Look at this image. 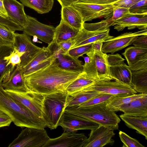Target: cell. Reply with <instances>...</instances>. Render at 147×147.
<instances>
[{"instance_id":"1","label":"cell","mask_w":147,"mask_h":147,"mask_svg":"<svg viewBox=\"0 0 147 147\" xmlns=\"http://www.w3.org/2000/svg\"><path fill=\"white\" fill-rule=\"evenodd\" d=\"M81 73L60 68L54 59L48 66L24 77L28 92L46 95L66 89Z\"/></svg>"},{"instance_id":"2","label":"cell","mask_w":147,"mask_h":147,"mask_svg":"<svg viewBox=\"0 0 147 147\" xmlns=\"http://www.w3.org/2000/svg\"><path fill=\"white\" fill-rule=\"evenodd\" d=\"M0 110L8 115L17 126L38 129L47 127L43 120L7 93L1 85Z\"/></svg>"},{"instance_id":"3","label":"cell","mask_w":147,"mask_h":147,"mask_svg":"<svg viewBox=\"0 0 147 147\" xmlns=\"http://www.w3.org/2000/svg\"><path fill=\"white\" fill-rule=\"evenodd\" d=\"M106 102L85 107H67L64 112L82 117L113 131L117 130L121 119L115 112L107 107Z\"/></svg>"},{"instance_id":"4","label":"cell","mask_w":147,"mask_h":147,"mask_svg":"<svg viewBox=\"0 0 147 147\" xmlns=\"http://www.w3.org/2000/svg\"><path fill=\"white\" fill-rule=\"evenodd\" d=\"M67 96L66 91L44 95L42 106V119L51 129L59 126L66 107Z\"/></svg>"},{"instance_id":"5","label":"cell","mask_w":147,"mask_h":147,"mask_svg":"<svg viewBox=\"0 0 147 147\" xmlns=\"http://www.w3.org/2000/svg\"><path fill=\"white\" fill-rule=\"evenodd\" d=\"M86 54L89 57V61L83 65V71L96 81L113 80L110 75L107 53L92 49Z\"/></svg>"},{"instance_id":"6","label":"cell","mask_w":147,"mask_h":147,"mask_svg":"<svg viewBox=\"0 0 147 147\" xmlns=\"http://www.w3.org/2000/svg\"><path fill=\"white\" fill-rule=\"evenodd\" d=\"M44 129L25 127L8 147H43L49 139Z\"/></svg>"},{"instance_id":"7","label":"cell","mask_w":147,"mask_h":147,"mask_svg":"<svg viewBox=\"0 0 147 147\" xmlns=\"http://www.w3.org/2000/svg\"><path fill=\"white\" fill-rule=\"evenodd\" d=\"M71 5L79 12L84 22L100 18L108 19L113 14L112 4L102 5L77 2Z\"/></svg>"},{"instance_id":"8","label":"cell","mask_w":147,"mask_h":147,"mask_svg":"<svg viewBox=\"0 0 147 147\" xmlns=\"http://www.w3.org/2000/svg\"><path fill=\"white\" fill-rule=\"evenodd\" d=\"M22 28L24 33L36 36L48 45L53 40L55 28L41 23L34 17L27 15L26 22Z\"/></svg>"},{"instance_id":"9","label":"cell","mask_w":147,"mask_h":147,"mask_svg":"<svg viewBox=\"0 0 147 147\" xmlns=\"http://www.w3.org/2000/svg\"><path fill=\"white\" fill-rule=\"evenodd\" d=\"M82 89L120 96H128L137 93L130 86L111 81H96Z\"/></svg>"},{"instance_id":"10","label":"cell","mask_w":147,"mask_h":147,"mask_svg":"<svg viewBox=\"0 0 147 147\" xmlns=\"http://www.w3.org/2000/svg\"><path fill=\"white\" fill-rule=\"evenodd\" d=\"M4 90L11 97L24 105L36 116L43 120L42 106L44 95L30 92H20Z\"/></svg>"},{"instance_id":"11","label":"cell","mask_w":147,"mask_h":147,"mask_svg":"<svg viewBox=\"0 0 147 147\" xmlns=\"http://www.w3.org/2000/svg\"><path fill=\"white\" fill-rule=\"evenodd\" d=\"M13 46L19 52L23 53L19 65L23 67L33 59L42 48L34 44L29 36L24 33H15Z\"/></svg>"},{"instance_id":"12","label":"cell","mask_w":147,"mask_h":147,"mask_svg":"<svg viewBox=\"0 0 147 147\" xmlns=\"http://www.w3.org/2000/svg\"><path fill=\"white\" fill-rule=\"evenodd\" d=\"M53 54L54 60L61 68L67 71L81 73L83 72L82 61L70 56L63 51L54 41L48 46Z\"/></svg>"},{"instance_id":"13","label":"cell","mask_w":147,"mask_h":147,"mask_svg":"<svg viewBox=\"0 0 147 147\" xmlns=\"http://www.w3.org/2000/svg\"><path fill=\"white\" fill-rule=\"evenodd\" d=\"M147 35V30L135 32H127L107 40L102 45L101 51L104 53L113 54L131 45L139 36Z\"/></svg>"},{"instance_id":"14","label":"cell","mask_w":147,"mask_h":147,"mask_svg":"<svg viewBox=\"0 0 147 147\" xmlns=\"http://www.w3.org/2000/svg\"><path fill=\"white\" fill-rule=\"evenodd\" d=\"M99 125L84 118L64 111L59 123V126L62 127L64 132H73L79 130H91Z\"/></svg>"},{"instance_id":"15","label":"cell","mask_w":147,"mask_h":147,"mask_svg":"<svg viewBox=\"0 0 147 147\" xmlns=\"http://www.w3.org/2000/svg\"><path fill=\"white\" fill-rule=\"evenodd\" d=\"M110 30L109 28L102 30L90 31L83 27L72 39L74 43L70 49L97 41L105 42L114 37L110 35Z\"/></svg>"},{"instance_id":"16","label":"cell","mask_w":147,"mask_h":147,"mask_svg":"<svg viewBox=\"0 0 147 147\" xmlns=\"http://www.w3.org/2000/svg\"><path fill=\"white\" fill-rule=\"evenodd\" d=\"M87 139L84 133L64 132L59 137L50 138L43 147H83Z\"/></svg>"},{"instance_id":"17","label":"cell","mask_w":147,"mask_h":147,"mask_svg":"<svg viewBox=\"0 0 147 147\" xmlns=\"http://www.w3.org/2000/svg\"><path fill=\"white\" fill-rule=\"evenodd\" d=\"M115 135L113 130L99 125L91 130L89 137L83 147H102L108 144L113 145L114 141L112 138Z\"/></svg>"},{"instance_id":"18","label":"cell","mask_w":147,"mask_h":147,"mask_svg":"<svg viewBox=\"0 0 147 147\" xmlns=\"http://www.w3.org/2000/svg\"><path fill=\"white\" fill-rule=\"evenodd\" d=\"M131 71L147 69V48L131 46L122 54Z\"/></svg>"},{"instance_id":"19","label":"cell","mask_w":147,"mask_h":147,"mask_svg":"<svg viewBox=\"0 0 147 147\" xmlns=\"http://www.w3.org/2000/svg\"><path fill=\"white\" fill-rule=\"evenodd\" d=\"M54 59V55L49 47H43L33 59L23 67V77L48 66Z\"/></svg>"},{"instance_id":"20","label":"cell","mask_w":147,"mask_h":147,"mask_svg":"<svg viewBox=\"0 0 147 147\" xmlns=\"http://www.w3.org/2000/svg\"><path fill=\"white\" fill-rule=\"evenodd\" d=\"M118 31L127 27L128 30L137 28L140 30L147 29V13L136 14L129 13L116 20L113 26Z\"/></svg>"},{"instance_id":"21","label":"cell","mask_w":147,"mask_h":147,"mask_svg":"<svg viewBox=\"0 0 147 147\" xmlns=\"http://www.w3.org/2000/svg\"><path fill=\"white\" fill-rule=\"evenodd\" d=\"M3 3L8 18L22 27L27 20L24 5L16 0H3Z\"/></svg>"},{"instance_id":"22","label":"cell","mask_w":147,"mask_h":147,"mask_svg":"<svg viewBox=\"0 0 147 147\" xmlns=\"http://www.w3.org/2000/svg\"><path fill=\"white\" fill-rule=\"evenodd\" d=\"M130 116L147 117V95L119 107L117 111Z\"/></svg>"},{"instance_id":"23","label":"cell","mask_w":147,"mask_h":147,"mask_svg":"<svg viewBox=\"0 0 147 147\" xmlns=\"http://www.w3.org/2000/svg\"><path fill=\"white\" fill-rule=\"evenodd\" d=\"M23 67L17 65L12 72L8 80L1 85L4 90L20 92H28L24 80Z\"/></svg>"},{"instance_id":"24","label":"cell","mask_w":147,"mask_h":147,"mask_svg":"<svg viewBox=\"0 0 147 147\" xmlns=\"http://www.w3.org/2000/svg\"><path fill=\"white\" fill-rule=\"evenodd\" d=\"M110 72L115 82L131 86L132 71L124 62L110 66Z\"/></svg>"},{"instance_id":"25","label":"cell","mask_w":147,"mask_h":147,"mask_svg":"<svg viewBox=\"0 0 147 147\" xmlns=\"http://www.w3.org/2000/svg\"><path fill=\"white\" fill-rule=\"evenodd\" d=\"M119 117L128 128L136 130L147 140V117L132 116L124 114Z\"/></svg>"},{"instance_id":"26","label":"cell","mask_w":147,"mask_h":147,"mask_svg":"<svg viewBox=\"0 0 147 147\" xmlns=\"http://www.w3.org/2000/svg\"><path fill=\"white\" fill-rule=\"evenodd\" d=\"M79 31L61 18L60 24L55 28L53 41L57 43L62 41L72 39Z\"/></svg>"},{"instance_id":"27","label":"cell","mask_w":147,"mask_h":147,"mask_svg":"<svg viewBox=\"0 0 147 147\" xmlns=\"http://www.w3.org/2000/svg\"><path fill=\"white\" fill-rule=\"evenodd\" d=\"M61 18L74 28L80 30L83 28L82 17L78 11L72 5L62 7Z\"/></svg>"},{"instance_id":"28","label":"cell","mask_w":147,"mask_h":147,"mask_svg":"<svg viewBox=\"0 0 147 147\" xmlns=\"http://www.w3.org/2000/svg\"><path fill=\"white\" fill-rule=\"evenodd\" d=\"M101 93L82 89L70 95H68L66 107H78Z\"/></svg>"},{"instance_id":"29","label":"cell","mask_w":147,"mask_h":147,"mask_svg":"<svg viewBox=\"0 0 147 147\" xmlns=\"http://www.w3.org/2000/svg\"><path fill=\"white\" fill-rule=\"evenodd\" d=\"M131 84L137 92L147 94V69L132 71Z\"/></svg>"},{"instance_id":"30","label":"cell","mask_w":147,"mask_h":147,"mask_svg":"<svg viewBox=\"0 0 147 147\" xmlns=\"http://www.w3.org/2000/svg\"><path fill=\"white\" fill-rule=\"evenodd\" d=\"M96 81L83 71L69 84L66 91L68 95H70L93 84Z\"/></svg>"},{"instance_id":"31","label":"cell","mask_w":147,"mask_h":147,"mask_svg":"<svg viewBox=\"0 0 147 147\" xmlns=\"http://www.w3.org/2000/svg\"><path fill=\"white\" fill-rule=\"evenodd\" d=\"M147 95L146 93H138L127 96H114L106 102V105L107 107L111 111H117L118 108L121 106Z\"/></svg>"},{"instance_id":"32","label":"cell","mask_w":147,"mask_h":147,"mask_svg":"<svg viewBox=\"0 0 147 147\" xmlns=\"http://www.w3.org/2000/svg\"><path fill=\"white\" fill-rule=\"evenodd\" d=\"M24 6L40 14L47 13L52 9L54 0H20Z\"/></svg>"},{"instance_id":"33","label":"cell","mask_w":147,"mask_h":147,"mask_svg":"<svg viewBox=\"0 0 147 147\" xmlns=\"http://www.w3.org/2000/svg\"><path fill=\"white\" fill-rule=\"evenodd\" d=\"M15 33V32L0 24V46H13Z\"/></svg>"},{"instance_id":"34","label":"cell","mask_w":147,"mask_h":147,"mask_svg":"<svg viewBox=\"0 0 147 147\" xmlns=\"http://www.w3.org/2000/svg\"><path fill=\"white\" fill-rule=\"evenodd\" d=\"M115 22L111 17L96 23H87L84 22L83 27L86 30L90 31L102 30L109 28L110 26H113Z\"/></svg>"},{"instance_id":"35","label":"cell","mask_w":147,"mask_h":147,"mask_svg":"<svg viewBox=\"0 0 147 147\" xmlns=\"http://www.w3.org/2000/svg\"><path fill=\"white\" fill-rule=\"evenodd\" d=\"M13 49V46H0V79L7 69V62L4 57L9 55Z\"/></svg>"},{"instance_id":"36","label":"cell","mask_w":147,"mask_h":147,"mask_svg":"<svg viewBox=\"0 0 147 147\" xmlns=\"http://www.w3.org/2000/svg\"><path fill=\"white\" fill-rule=\"evenodd\" d=\"M119 136L122 142L123 143L122 147H144L136 139L133 138L126 133L122 131L119 133Z\"/></svg>"},{"instance_id":"37","label":"cell","mask_w":147,"mask_h":147,"mask_svg":"<svg viewBox=\"0 0 147 147\" xmlns=\"http://www.w3.org/2000/svg\"><path fill=\"white\" fill-rule=\"evenodd\" d=\"M114 96H115L107 94H100L77 107H87L103 103L107 101Z\"/></svg>"},{"instance_id":"38","label":"cell","mask_w":147,"mask_h":147,"mask_svg":"<svg viewBox=\"0 0 147 147\" xmlns=\"http://www.w3.org/2000/svg\"><path fill=\"white\" fill-rule=\"evenodd\" d=\"M23 53L18 51L13 47L9 55L4 57V59L7 62V65H11L15 67L17 65H19L21 62V57Z\"/></svg>"},{"instance_id":"39","label":"cell","mask_w":147,"mask_h":147,"mask_svg":"<svg viewBox=\"0 0 147 147\" xmlns=\"http://www.w3.org/2000/svg\"><path fill=\"white\" fill-rule=\"evenodd\" d=\"M93 43L77 47L70 49L68 54L71 56L76 59L91 51Z\"/></svg>"},{"instance_id":"40","label":"cell","mask_w":147,"mask_h":147,"mask_svg":"<svg viewBox=\"0 0 147 147\" xmlns=\"http://www.w3.org/2000/svg\"><path fill=\"white\" fill-rule=\"evenodd\" d=\"M130 13L142 14L147 13V0H142L129 8Z\"/></svg>"},{"instance_id":"41","label":"cell","mask_w":147,"mask_h":147,"mask_svg":"<svg viewBox=\"0 0 147 147\" xmlns=\"http://www.w3.org/2000/svg\"><path fill=\"white\" fill-rule=\"evenodd\" d=\"M0 24L9 30L15 32L16 31H22V27L8 18H5L0 16Z\"/></svg>"},{"instance_id":"42","label":"cell","mask_w":147,"mask_h":147,"mask_svg":"<svg viewBox=\"0 0 147 147\" xmlns=\"http://www.w3.org/2000/svg\"><path fill=\"white\" fill-rule=\"evenodd\" d=\"M129 13V8L113 7V14L111 17L113 20L115 22Z\"/></svg>"},{"instance_id":"43","label":"cell","mask_w":147,"mask_h":147,"mask_svg":"<svg viewBox=\"0 0 147 147\" xmlns=\"http://www.w3.org/2000/svg\"><path fill=\"white\" fill-rule=\"evenodd\" d=\"M107 59L110 66L123 62L125 60V59L118 53L107 55Z\"/></svg>"},{"instance_id":"44","label":"cell","mask_w":147,"mask_h":147,"mask_svg":"<svg viewBox=\"0 0 147 147\" xmlns=\"http://www.w3.org/2000/svg\"><path fill=\"white\" fill-rule=\"evenodd\" d=\"M142 0H119L112 4L113 7L129 8Z\"/></svg>"},{"instance_id":"45","label":"cell","mask_w":147,"mask_h":147,"mask_svg":"<svg viewBox=\"0 0 147 147\" xmlns=\"http://www.w3.org/2000/svg\"><path fill=\"white\" fill-rule=\"evenodd\" d=\"M12 122L11 119L0 110V128L9 126Z\"/></svg>"},{"instance_id":"46","label":"cell","mask_w":147,"mask_h":147,"mask_svg":"<svg viewBox=\"0 0 147 147\" xmlns=\"http://www.w3.org/2000/svg\"><path fill=\"white\" fill-rule=\"evenodd\" d=\"M119 0H79L77 2L104 5L113 4Z\"/></svg>"},{"instance_id":"47","label":"cell","mask_w":147,"mask_h":147,"mask_svg":"<svg viewBox=\"0 0 147 147\" xmlns=\"http://www.w3.org/2000/svg\"><path fill=\"white\" fill-rule=\"evenodd\" d=\"M74 43L72 39L62 41L57 43V45L63 51L68 53Z\"/></svg>"},{"instance_id":"48","label":"cell","mask_w":147,"mask_h":147,"mask_svg":"<svg viewBox=\"0 0 147 147\" xmlns=\"http://www.w3.org/2000/svg\"><path fill=\"white\" fill-rule=\"evenodd\" d=\"M132 44L136 47L147 48V35L138 36Z\"/></svg>"},{"instance_id":"49","label":"cell","mask_w":147,"mask_h":147,"mask_svg":"<svg viewBox=\"0 0 147 147\" xmlns=\"http://www.w3.org/2000/svg\"><path fill=\"white\" fill-rule=\"evenodd\" d=\"M62 7L71 6L74 3L77 2L79 0H57Z\"/></svg>"},{"instance_id":"50","label":"cell","mask_w":147,"mask_h":147,"mask_svg":"<svg viewBox=\"0 0 147 147\" xmlns=\"http://www.w3.org/2000/svg\"><path fill=\"white\" fill-rule=\"evenodd\" d=\"M0 16L5 18H8V16L3 3V0H0Z\"/></svg>"},{"instance_id":"51","label":"cell","mask_w":147,"mask_h":147,"mask_svg":"<svg viewBox=\"0 0 147 147\" xmlns=\"http://www.w3.org/2000/svg\"><path fill=\"white\" fill-rule=\"evenodd\" d=\"M102 45V42L101 41L96 42L92 44V49L97 51H101Z\"/></svg>"}]
</instances>
